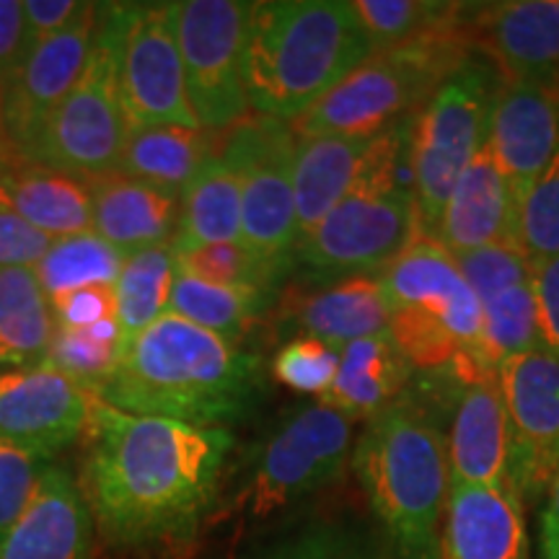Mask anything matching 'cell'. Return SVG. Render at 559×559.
I'll return each instance as SVG.
<instances>
[{
    "mask_svg": "<svg viewBox=\"0 0 559 559\" xmlns=\"http://www.w3.org/2000/svg\"><path fill=\"white\" fill-rule=\"evenodd\" d=\"M283 324L298 337H317L342 349L355 340L389 334V306L373 275L340 277L317 290L290 293Z\"/></svg>",
    "mask_w": 559,
    "mask_h": 559,
    "instance_id": "23",
    "label": "cell"
},
{
    "mask_svg": "<svg viewBox=\"0 0 559 559\" xmlns=\"http://www.w3.org/2000/svg\"><path fill=\"white\" fill-rule=\"evenodd\" d=\"M102 9L104 5L99 3H86L66 29L37 41L5 86V135H9L11 148L24 160H32V151L47 120L66 102L86 70Z\"/></svg>",
    "mask_w": 559,
    "mask_h": 559,
    "instance_id": "14",
    "label": "cell"
},
{
    "mask_svg": "<svg viewBox=\"0 0 559 559\" xmlns=\"http://www.w3.org/2000/svg\"><path fill=\"white\" fill-rule=\"evenodd\" d=\"M120 94L132 130L158 124L202 130L187 94L169 3H124Z\"/></svg>",
    "mask_w": 559,
    "mask_h": 559,
    "instance_id": "12",
    "label": "cell"
},
{
    "mask_svg": "<svg viewBox=\"0 0 559 559\" xmlns=\"http://www.w3.org/2000/svg\"><path fill=\"white\" fill-rule=\"evenodd\" d=\"M174 249V247H171ZM179 275H190L215 285H239V288H257L270 293L272 285L290 267L262 260L241 241L205 243V247L174 249Z\"/></svg>",
    "mask_w": 559,
    "mask_h": 559,
    "instance_id": "38",
    "label": "cell"
},
{
    "mask_svg": "<svg viewBox=\"0 0 559 559\" xmlns=\"http://www.w3.org/2000/svg\"><path fill=\"white\" fill-rule=\"evenodd\" d=\"M519 243L531 264L559 254V148L519 210Z\"/></svg>",
    "mask_w": 559,
    "mask_h": 559,
    "instance_id": "39",
    "label": "cell"
},
{
    "mask_svg": "<svg viewBox=\"0 0 559 559\" xmlns=\"http://www.w3.org/2000/svg\"><path fill=\"white\" fill-rule=\"evenodd\" d=\"M453 379V376H451ZM459 381V379H453ZM449 443L453 487H513L510 481V425L498 373L459 381Z\"/></svg>",
    "mask_w": 559,
    "mask_h": 559,
    "instance_id": "19",
    "label": "cell"
},
{
    "mask_svg": "<svg viewBox=\"0 0 559 559\" xmlns=\"http://www.w3.org/2000/svg\"><path fill=\"white\" fill-rule=\"evenodd\" d=\"M456 264L481 306L500 296L502 290L528 283L531 272H534L526 251L515 241H500L492 247L461 254L456 257Z\"/></svg>",
    "mask_w": 559,
    "mask_h": 559,
    "instance_id": "41",
    "label": "cell"
},
{
    "mask_svg": "<svg viewBox=\"0 0 559 559\" xmlns=\"http://www.w3.org/2000/svg\"><path fill=\"white\" fill-rule=\"evenodd\" d=\"M362 29L373 50L407 45L425 34L459 24L464 3L440 0H353Z\"/></svg>",
    "mask_w": 559,
    "mask_h": 559,
    "instance_id": "36",
    "label": "cell"
},
{
    "mask_svg": "<svg viewBox=\"0 0 559 559\" xmlns=\"http://www.w3.org/2000/svg\"><path fill=\"white\" fill-rule=\"evenodd\" d=\"M536 347H542V342L531 280L502 290L481 306V337L477 353L472 355L481 370L498 373L502 362Z\"/></svg>",
    "mask_w": 559,
    "mask_h": 559,
    "instance_id": "35",
    "label": "cell"
},
{
    "mask_svg": "<svg viewBox=\"0 0 559 559\" xmlns=\"http://www.w3.org/2000/svg\"><path fill=\"white\" fill-rule=\"evenodd\" d=\"M349 466L391 559H440L451 472L445 432L430 412L402 396L370 417Z\"/></svg>",
    "mask_w": 559,
    "mask_h": 559,
    "instance_id": "4",
    "label": "cell"
},
{
    "mask_svg": "<svg viewBox=\"0 0 559 559\" xmlns=\"http://www.w3.org/2000/svg\"><path fill=\"white\" fill-rule=\"evenodd\" d=\"M234 436L96 400L81 495L111 559H181L198 544Z\"/></svg>",
    "mask_w": 559,
    "mask_h": 559,
    "instance_id": "1",
    "label": "cell"
},
{
    "mask_svg": "<svg viewBox=\"0 0 559 559\" xmlns=\"http://www.w3.org/2000/svg\"><path fill=\"white\" fill-rule=\"evenodd\" d=\"M355 419L326 404L293 409L267 432L241 489V510L270 519L345 474L353 461Z\"/></svg>",
    "mask_w": 559,
    "mask_h": 559,
    "instance_id": "9",
    "label": "cell"
},
{
    "mask_svg": "<svg viewBox=\"0 0 559 559\" xmlns=\"http://www.w3.org/2000/svg\"><path fill=\"white\" fill-rule=\"evenodd\" d=\"M55 326H68V330H83L94 326L104 319H115V288L107 285H91L62 293L50 300Z\"/></svg>",
    "mask_w": 559,
    "mask_h": 559,
    "instance_id": "44",
    "label": "cell"
},
{
    "mask_svg": "<svg viewBox=\"0 0 559 559\" xmlns=\"http://www.w3.org/2000/svg\"><path fill=\"white\" fill-rule=\"evenodd\" d=\"M0 368H11V360H9V353H5L3 342H0Z\"/></svg>",
    "mask_w": 559,
    "mask_h": 559,
    "instance_id": "50",
    "label": "cell"
},
{
    "mask_svg": "<svg viewBox=\"0 0 559 559\" xmlns=\"http://www.w3.org/2000/svg\"><path fill=\"white\" fill-rule=\"evenodd\" d=\"M169 5L194 117L202 130L234 128L251 109L243 88V37L251 3L179 0Z\"/></svg>",
    "mask_w": 559,
    "mask_h": 559,
    "instance_id": "11",
    "label": "cell"
},
{
    "mask_svg": "<svg viewBox=\"0 0 559 559\" xmlns=\"http://www.w3.org/2000/svg\"><path fill=\"white\" fill-rule=\"evenodd\" d=\"M539 559H559V472L542 500Z\"/></svg>",
    "mask_w": 559,
    "mask_h": 559,
    "instance_id": "48",
    "label": "cell"
},
{
    "mask_svg": "<svg viewBox=\"0 0 559 559\" xmlns=\"http://www.w3.org/2000/svg\"><path fill=\"white\" fill-rule=\"evenodd\" d=\"M86 3H75V0H26L24 19H26V41L29 50L37 41L55 37V34L66 29V26L83 11Z\"/></svg>",
    "mask_w": 559,
    "mask_h": 559,
    "instance_id": "47",
    "label": "cell"
},
{
    "mask_svg": "<svg viewBox=\"0 0 559 559\" xmlns=\"http://www.w3.org/2000/svg\"><path fill=\"white\" fill-rule=\"evenodd\" d=\"M389 313L407 311L436 321L474 355L481 337V304L461 275L456 257L432 236H415L379 277Z\"/></svg>",
    "mask_w": 559,
    "mask_h": 559,
    "instance_id": "16",
    "label": "cell"
},
{
    "mask_svg": "<svg viewBox=\"0 0 559 559\" xmlns=\"http://www.w3.org/2000/svg\"><path fill=\"white\" fill-rule=\"evenodd\" d=\"M412 122H396L370 138L345 200L296 243L293 262L330 280L373 275L419 236L415 198L402 181Z\"/></svg>",
    "mask_w": 559,
    "mask_h": 559,
    "instance_id": "5",
    "label": "cell"
},
{
    "mask_svg": "<svg viewBox=\"0 0 559 559\" xmlns=\"http://www.w3.org/2000/svg\"><path fill=\"white\" fill-rule=\"evenodd\" d=\"M122 360V332L117 319H104L94 326L68 330L55 326L47 360L81 386L96 391L115 373Z\"/></svg>",
    "mask_w": 559,
    "mask_h": 559,
    "instance_id": "37",
    "label": "cell"
},
{
    "mask_svg": "<svg viewBox=\"0 0 559 559\" xmlns=\"http://www.w3.org/2000/svg\"><path fill=\"white\" fill-rule=\"evenodd\" d=\"M368 143L370 138H298L293 160L298 241L345 200Z\"/></svg>",
    "mask_w": 559,
    "mask_h": 559,
    "instance_id": "27",
    "label": "cell"
},
{
    "mask_svg": "<svg viewBox=\"0 0 559 559\" xmlns=\"http://www.w3.org/2000/svg\"><path fill=\"white\" fill-rule=\"evenodd\" d=\"M26 52H29V41H26L24 3L0 0V88L3 91L16 75Z\"/></svg>",
    "mask_w": 559,
    "mask_h": 559,
    "instance_id": "46",
    "label": "cell"
},
{
    "mask_svg": "<svg viewBox=\"0 0 559 559\" xmlns=\"http://www.w3.org/2000/svg\"><path fill=\"white\" fill-rule=\"evenodd\" d=\"M502 75L474 52L417 111L409 135L412 198L419 234L436 236L453 187L485 148Z\"/></svg>",
    "mask_w": 559,
    "mask_h": 559,
    "instance_id": "7",
    "label": "cell"
},
{
    "mask_svg": "<svg viewBox=\"0 0 559 559\" xmlns=\"http://www.w3.org/2000/svg\"><path fill=\"white\" fill-rule=\"evenodd\" d=\"M270 293L239 285H215L205 280L179 275L174 280L169 311L192 321L202 330L239 342L249 326L267 309Z\"/></svg>",
    "mask_w": 559,
    "mask_h": 559,
    "instance_id": "32",
    "label": "cell"
},
{
    "mask_svg": "<svg viewBox=\"0 0 559 559\" xmlns=\"http://www.w3.org/2000/svg\"><path fill=\"white\" fill-rule=\"evenodd\" d=\"M241 241V179L221 156L210 158L179 194L174 249Z\"/></svg>",
    "mask_w": 559,
    "mask_h": 559,
    "instance_id": "29",
    "label": "cell"
},
{
    "mask_svg": "<svg viewBox=\"0 0 559 559\" xmlns=\"http://www.w3.org/2000/svg\"><path fill=\"white\" fill-rule=\"evenodd\" d=\"M472 55L461 21L407 45L376 50L290 128L296 138H376L391 124L415 120L440 83Z\"/></svg>",
    "mask_w": 559,
    "mask_h": 559,
    "instance_id": "6",
    "label": "cell"
},
{
    "mask_svg": "<svg viewBox=\"0 0 559 559\" xmlns=\"http://www.w3.org/2000/svg\"><path fill=\"white\" fill-rule=\"evenodd\" d=\"M440 559H531L523 502L513 487H453Z\"/></svg>",
    "mask_w": 559,
    "mask_h": 559,
    "instance_id": "21",
    "label": "cell"
},
{
    "mask_svg": "<svg viewBox=\"0 0 559 559\" xmlns=\"http://www.w3.org/2000/svg\"><path fill=\"white\" fill-rule=\"evenodd\" d=\"M409 360L394 345L391 334L355 340L340 349V370L332 389L319 396L321 404L340 409L349 419H368L404 396L412 379Z\"/></svg>",
    "mask_w": 559,
    "mask_h": 559,
    "instance_id": "25",
    "label": "cell"
},
{
    "mask_svg": "<svg viewBox=\"0 0 559 559\" xmlns=\"http://www.w3.org/2000/svg\"><path fill=\"white\" fill-rule=\"evenodd\" d=\"M52 459L0 440V542L16 526Z\"/></svg>",
    "mask_w": 559,
    "mask_h": 559,
    "instance_id": "42",
    "label": "cell"
},
{
    "mask_svg": "<svg viewBox=\"0 0 559 559\" xmlns=\"http://www.w3.org/2000/svg\"><path fill=\"white\" fill-rule=\"evenodd\" d=\"M432 239L453 257L500 241L519 243V205L487 145L459 177Z\"/></svg>",
    "mask_w": 559,
    "mask_h": 559,
    "instance_id": "22",
    "label": "cell"
},
{
    "mask_svg": "<svg viewBox=\"0 0 559 559\" xmlns=\"http://www.w3.org/2000/svg\"><path fill=\"white\" fill-rule=\"evenodd\" d=\"M94 230L124 257L171 247L179 228V194L145 185L120 171L88 179Z\"/></svg>",
    "mask_w": 559,
    "mask_h": 559,
    "instance_id": "24",
    "label": "cell"
},
{
    "mask_svg": "<svg viewBox=\"0 0 559 559\" xmlns=\"http://www.w3.org/2000/svg\"><path fill=\"white\" fill-rule=\"evenodd\" d=\"M122 262V251L104 241L96 230H86V234L55 239L34 272H37L47 298L52 300L62 293L91 288V285L115 288Z\"/></svg>",
    "mask_w": 559,
    "mask_h": 559,
    "instance_id": "34",
    "label": "cell"
},
{
    "mask_svg": "<svg viewBox=\"0 0 559 559\" xmlns=\"http://www.w3.org/2000/svg\"><path fill=\"white\" fill-rule=\"evenodd\" d=\"M461 29L502 81L559 99V0L464 3Z\"/></svg>",
    "mask_w": 559,
    "mask_h": 559,
    "instance_id": "15",
    "label": "cell"
},
{
    "mask_svg": "<svg viewBox=\"0 0 559 559\" xmlns=\"http://www.w3.org/2000/svg\"><path fill=\"white\" fill-rule=\"evenodd\" d=\"M221 156V132L179 124L130 130L117 171L171 194H181L210 158Z\"/></svg>",
    "mask_w": 559,
    "mask_h": 559,
    "instance_id": "28",
    "label": "cell"
},
{
    "mask_svg": "<svg viewBox=\"0 0 559 559\" xmlns=\"http://www.w3.org/2000/svg\"><path fill=\"white\" fill-rule=\"evenodd\" d=\"M0 181L21 218L50 239L94 230L88 179L19 160L9 169H0Z\"/></svg>",
    "mask_w": 559,
    "mask_h": 559,
    "instance_id": "26",
    "label": "cell"
},
{
    "mask_svg": "<svg viewBox=\"0 0 559 559\" xmlns=\"http://www.w3.org/2000/svg\"><path fill=\"white\" fill-rule=\"evenodd\" d=\"M510 425V481L523 506H539L559 472V355L536 347L498 370Z\"/></svg>",
    "mask_w": 559,
    "mask_h": 559,
    "instance_id": "13",
    "label": "cell"
},
{
    "mask_svg": "<svg viewBox=\"0 0 559 559\" xmlns=\"http://www.w3.org/2000/svg\"><path fill=\"white\" fill-rule=\"evenodd\" d=\"M52 334L50 298L34 267H0V342L11 368L45 362Z\"/></svg>",
    "mask_w": 559,
    "mask_h": 559,
    "instance_id": "30",
    "label": "cell"
},
{
    "mask_svg": "<svg viewBox=\"0 0 559 559\" xmlns=\"http://www.w3.org/2000/svg\"><path fill=\"white\" fill-rule=\"evenodd\" d=\"M99 396L50 362L0 373V440L52 459L79 440Z\"/></svg>",
    "mask_w": 559,
    "mask_h": 559,
    "instance_id": "17",
    "label": "cell"
},
{
    "mask_svg": "<svg viewBox=\"0 0 559 559\" xmlns=\"http://www.w3.org/2000/svg\"><path fill=\"white\" fill-rule=\"evenodd\" d=\"M290 122L249 115L221 130V158L241 179V243L262 260L290 267L298 243Z\"/></svg>",
    "mask_w": 559,
    "mask_h": 559,
    "instance_id": "10",
    "label": "cell"
},
{
    "mask_svg": "<svg viewBox=\"0 0 559 559\" xmlns=\"http://www.w3.org/2000/svg\"><path fill=\"white\" fill-rule=\"evenodd\" d=\"M50 243V236L21 218L0 181V267H37Z\"/></svg>",
    "mask_w": 559,
    "mask_h": 559,
    "instance_id": "43",
    "label": "cell"
},
{
    "mask_svg": "<svg viewBox=\"0 0 559 559\" xmlns=\"http://www.w3.org/2000/svg\"><path fill=\"white\" fill-rule=\"evenodd\" d=\"M24 160L16 151L11 148L9 135H5V122H3V88H0V169H9V166Z\"/></svg>",
    "mask_w": 559,
    "mask_h": 559,
    "instance_id": "49",
    "label": "cell"
},
{
    "mask_svg": "<svg viewBox=\"0 0 559 559\" xmlns=\"http://www.w3.org/2000/svg\"><path fill=\"white\" fill-rule=\"evenodd\" d=\"M262 391L257 355L166 311L124 347L96 396L130 415L223 428L247 417Z\"/></svg>",
    "mask_w": 559,
    "mask_h": 559,
    "instance_id": "2",
    "label": "cell"
},
{
    "mask_svg": "<svg viewBox=\"0 0 559 559\" xmlns=\"http://www.w3.org/2000/svg\"><path fill=\"white\" fill-rule=\"evenodd\" d=\"M340 370V347L317 337L290 340L272 360V376L298 394L324 396Z\"/></svg>",
    "mask_w": 559,
    "mask_h": 559,
    "instance_id": "40",
    "label": "cell"
},
{
    "mask_svg": "<svg viewBox=\"0 0 559 559\" xmlns=\"http://www.w3.org/2000/svg\"><path fill=\"white\" fill-rule=\"evenodd\" d=\"M531 288H534L542 347L559 355V254L534 264Z\"/></svg>",
    "mask_w": 559,
    "mask_h": 559,
    "instance_id": "45",
    "label": "cell"
},
{
    "mask_svg": "<svg viewBox=\"0 0 559 559\" xmlns=\"http://www.w3.org/2000/svg\"><path fill=\"white\" fill-rule=\"evenodd\" d=\"M177 262L171 247L128 254L115 283V319L122 332V353L145 326L169 311Z\"/></svg>",
    "mask_w": 559,
    "mask_h": 559,
    "instance_id": "31",
    "label": "cell"
},
{
    "mask_svg": "<svg viewBox=\"0 0 559 559\" xmlns=\"http://www.w3.org/2000/svg\"><path fill=\"white\" fill-rule=\"evenodd\" d=\"M487 148L506 179L510 198L523 205L559 148V99L547 91L502 81L489 122Z\"/></svg>",
    "mask_w": 559,
    "mask_h": 559,
    "instance_id": "18",
    "label": "cell"
},
{
    "mask_svg": "<svg viewBox=\"0 0 559 559\" xmlns=\"http://www.w3.org/2000/svg\"><path fill=\"white\" fill-rule=\"evenodd\" d=\"M122 24L124 3L104 5L86 70L47 120L32 151V164L81 179L117 171L132 130L120 94Z\"/></svg>",
    "mask_w": 559,
    "mask_h": 559,
    "instance_id": "8",
    "label": "cell"
},
{
    "mask_svg": "<svg viewBox=\"0 0 559 559\" xmlns=\"http://www.w3.org/2000/svg\"><path fill=\"white\" fill-rule=\"evenodd\" d=\"M347 0L251 3L243 88L257 115L293 122L373 55Z\"/></svg>",
    "mask_w": 559,
    "mask_h": 559,
    "instance_id": "3",
    "label": "cell"
},
{
    "mask_svg": "<svg viewBox=\"0 0 559 559\" xmlns=\"http://www.w3.org/2000/svg\"><path fill=\"white\" fill-rule=\"evenodd\" d=\"M243 559H391L383 536L347 521H309L251 547Z\"/></svg>",
    "mask_w": 559,
    "mask_h": 559,
    "instance_id": "33",
    "label": "cell"
},
{
    "mask_svg": "<svg viewBox=\"0 0 559 559\" xmlns=\"http://www.w3.org/2000/svg\"><path fill=\"white\" fill-rule=\"evenodd\" d=\"M94 539L79 481L50 464L16 526L0 542V559H91Z\"/></svg>",
    "mask_w": 559,
    "mask_h": 559,
    "instance_id": "20",
    "label": "cell"
}]
</instances>
